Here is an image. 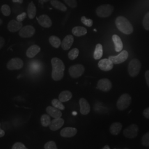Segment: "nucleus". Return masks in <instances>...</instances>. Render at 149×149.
I'll list each match as a JSON object with an SVG mask.
<instances>
[{
  "mask_svg": "<svg viewBox=\"0 0 149 149\" xmlns=\"http://www.w3.org/2000/svg\"><path fill=\"white\" fill-rule=\"evenodd\" d=\"M40 51V48L37 45H33L27 49L26 55L29 58H33L36 56Z\"/></svg>",
  "mask_w": 149,
  "mask_h": 149,
  "instance_id": "20",
  "label": "nucleus"
},
{
  "mask_svg": "<svg viewBox=\"0 0 149 149\" xmlns=\"http://www.w3.org/2000/svg\"><path fill=\"white\" fill-rule=\"evenodd\" d=\"M129 56L128 52L125 50L122 51L117 56H110L109 59L114 64H119L125 61Z\"/></svg>",
  "mask_w": 149,
  "mask_h": 149,
  "instance_id": "9",
  "label": "nucleus"
},
{
  "mask_svg": "<svg viewBox=\"0 0 149 149\" xmlns=\"http://www.w3.org/2000/svg\"><path fill=\"white\" fill-rule=\"evenodd\" d=\"M2 22H3L2 20L1 19H0V25H1L2 24Z\"/></svg>",
  "mask_w": 149,
  "mask_h": 149,
  "instance_id": "47",
  "label": "nucleus"
},
{
  "mask_svg": "<svg viewBox=\"0 0 149 149\" xmlns=\"http://www.w3.org/2000/svg\"><path fill=\"white\" fill-rule=\"evenodd\" d=\"M23 27V24L21 22L12 19L8 24L7 28L10 32L15 33L20 31Z\"/></svg>",
  "mask_w": 149,
  "mask_h": 149,
  "instance_id": "17",
  "label": "nucleus"
},
{
  "mask_svg": "<svg viewBox=\"0 0 149 149\" xmlns=\"http://www.w3.org/2000/svg\"><path fill=\"white\" fill-rule=\"evenodd\" d=\"M102 149H110V148H109V146H108V145H105L103 148Z\"/></svg>",
  "mask_w": 149,
  "mask_h": 149,
  "instance_id": "45",
  "label": "nucleus"
},
{
  "mask_svg": "<svg viewBox=\"0 0 149 149\" xmlns=\"http://www.w3.org/2000/svg\"><path fill=\"white\" fill-rule=\"evenodd\" d=\"M139 133L138 126L136 124H132L123 131V135L125 137L129 139L136 138Z\"/></svg>",
  "mask_w": 149,
  "mask_h": 149,
  "instance_id": "7",
  "label": "nucleus"
},
{
  "mask_svg": "<svg viewBox=\"0 0 149 149\" xmlns=\"http://www.w3.org/2000/svg\"><path fill=\"white\" fill-rule=\"evenodd\" d=\"M50 0H40V2H47L48 1H49Z\"/></svg>",
  "mask_w": 149,
  "mask_h": 149,
  "instance_id": "46",
  "label": "nucleus"
},
{
  "mask_svg": "<svg viewBox=\"0 0 149 149\" xmlns=\"http://www.w3.org/2000/svg\"><path fill=\"white\" fill-rule=\"evenodd\" d=\"M77 133V130L73 127L64 128L60 132V135L64 138H71Z\"/></svg>",
  "mask_w": 149,
  "mask_h": 149,
  "instance_id": "15",
  "label": "nucleus"
},
{
  "mask_svg": "<svg viewBox=\"0 0 149 149\" xmlns=\"http://www.w3.org/2000/svg\"><path fill=\"white\" fill-rule=\"evenodd\" d=\"M49 42L50 44L55 48H58L61 45V41L59 37L52 36L49 38Z\"/></svg>",
  "mask_w": 149,
  "mask_h": 149,
  "instance_id": "28",
  "label": "nucleus"
},
{
  "mask_svg": "<svg viewBox=\"0 0 149 149\" xmlns=\"http://www.w3.org/2000/svg\"><path fill=\"white\" fill-rule=\"evenodd\" d=\"M80 113L82 115H87L90 112V105L88 101L84 98H81L79 100Z\"/></svg>",
  "mask_w": 149,
  "mask_h": 149,
  "instance_id": "13",
  "label": "nucleus"
},
{
  "mask_svg": "<svg viewBox=\"0 0 149 149\" xmlns=\"http://www.w3.org/2000/svg\"><path fill=\"white\" fill-rule=\"evenodd\" d=\"M114 11L113 6L109 4L102 5L98 6L96 8V13L97 16L101 18H106L111 16Z\"/></svg>",
  "mask_w": 149,
  "mask_h": 149,
  "instance_id": "3",
  "label": "nucleus"
},
{
  "mask_svg": "<svg viewBox=\"0 0 149 149\" xmlns=\"http://www.w3.org/2000/svg\"><path fill=\"white\" fill-rule=\"evenodd\" d=\"M52 104L53 106L54 107L56 108L59 109L60 110L63 111L65 108V107L63 105V104L62 103V102L58 99L53 100L52 101Z\"/></svg>",
  "mask_w": 149,
  "mask_h": 149,
  "instance_id": "31",
  "label": "nucleus"
},
{
  "mask_svg": "<svg viewBox=\"0 0 149 149\" xmlns=\"http://www.w3.org/2000/svg\"><path fill=\"white\" fill-rule=\"evenodd\" d=\"M143 115L144 117L149 119V107L144 109L143 111Z\"/></svg>",
  "mask_w": 149,
  "mask_h": 149,
  "instance_id": "40",
  "label": "nucleus"
},
{
  "mask_svg": "<svg viewBox=\"0 0 149 149\" xmlns=\"http://www.w3.org/2000/svg\"><path fill=\"white\" fill-rule=\"evenodd\" d=\"M40 121H41V124L43 127H47L48 126H49L51 123L50 117L49 115L46 114H43L40 118Z\"/></svg>",
  "mask_w": 149,
  "mask_h": 149,
  "instance_id": "29",
  "label": "nucleus"
},
{
  "mask_svg": "<svg viewBox=\"0 0 149 149\" xmlns=\"http://www.w3.org/2000/svg\"><path fill=\"white\" fill-rule=\"evenodd\" d=\"M115 23L118 29L125 34L129 35L133 32L132 24L127 18L123 16H118L115 21Z\"/></svg>",
  "mask_w": 149,
  "mask_h": 149,
  "instance_id": "2",
  "label": "nucleus"
},
{
  "mask_svg": "<svg viewBox=\"0 0 149 149\" xmlns=\"http://www.w3.org/2000/svg\"><path fill=\"white\" fill-rule=\"evenodd\" d=\"M112 88L111 81L108 79H102L98 81L97 88L103 92H108Z\"/></svg>",
  "mask_w": 149,
  "mask_h": 149,
  "instance_id": "11",
  "label": "nucleus"
},
{
  "mask_svg": "<svg viewBox=\"0 0 149 149\" xmlns=\"http://www.w3.org/2000/svg\"><path fill=\"white\" fill-rule=\"evenodd\" d=\"M132 97L128 93H124L120 96L117 102V107L119 111H124L130 106Z\"/></svg>",
  "mask_w": 149,
  "mask_h": 149,
  "instance_id": "4",
  "label": "nucleus"
},
{
  "mask_svg": "<svg viewBox=\"0 0 149 149\" xmlns=\"http://www.w3.org/2000/svg\"><path fill=\"white\" fill-rule=\"evenodd\" d=\"M112 40L115 46L116 51L117 52H121L123 48V44L120 38L117 34H114L112 36Z\"/></svg>",
  "mask_w": 149,
  "mask_h": 149,
  "instance_id": "21",
  "label": "nucleus"
},
{
  "mask_svg": "<svg viewBox=\"0 0 149 149\" xmlns=\"http://www.w3.org/2000/svg\"><path fill=\"white\" fill-rule=\"evenodd\" d=\"M103 55V47L101 44H97L96 45L95 50L93 54V58L95 60H98L102 58Z\"/></svg>",
  "mask_w": 149,
  "mask_h": 149,
  "instance_id": "27",
  "label": "nucleus"
},
{
  "mask_svg": "<svg viewBox=\"0 0 149 149\" xmlns=\"http://www.w3.org/2000/svg\"><path fill=\"white\" fill-rule=\"evenodd\" d=\"M12 1L15 3H22L23 0H12Z\"/></svg>",
  "mask_w": 149,
  "mask_h": 149,
  "instance_id": "44",
  "label": "nucleus"
},
{
  "mask_svg": "<svg viewBox=\"0 0 149 149\" xmlns=\"http://www.w3.org/2000/svg\"><path fill=\"white\" fill-rule=\"evenodd\" d=\"M24 63L21 59L15 58L11 59L7 64V68L10 70H20L23 67Z\"/></svg>",
  "mask_w": 149,
  "mask_h": 149,
  "instance_id": "8",
  "label": "nucleus"
},
{
  "mask_svg": "<svg viewBox=\"0 0 149 149\" xmlns=\"http://www.w3.org/2000/svg\"><path fill=\"white\" fill-rule=\"evenodd\" d=\"M5 44V39L2 37H0V49H1L4 46Z\"/></svg>",
  "mask_w": 149,
  "mask_h": 149,
  "instance_id": "42",
  "label": "nucleus"
},
{
  "mask_svg": "<svg viewBox=\"0 0 149 149\" xmlns=\"http://www.w3.org/2000/svg\"><path fill=\"white\" fill-rule=\"evenodd\" d=\"M64 120L63 118H55L51 121L49 125L50 129L52 131H56L61 128L64 124Z\"/></svg>",
  "mask_w": 149,
  "mask_h": 149,
  "instance_id": "16",
  "label": "nucleus"
},
{
  "mask_svg": "<svg viewBox=\"0 0 149 149\" xmlns=\"http://www.w3.org/2000/svg\"><path fill=\"white\" fill-rule=\"evenodd\" d=\"M64 1L67 4V5L72 8H76L77 6L76 0H64Z\"/></svg>",
  "mask_w": 149,
  "mask_h": 149,
  "instance_id": "37",
  "label": "nucleus"
},
{
  "mask_svg": "<svg viewBox=\"0 0 149 149\" xmlns=\"http://www.w3.org/2000/svg\"><path fill=\"white\" fill-rule=\"evenodd\" d=\"M1 12L4 16H10L11 13L10 7L7 5H3L1 7Z\"/></svg>",
  "mask_w": 149,
  "mask_h": 149,
  "instance_id": "33",
  "label": "nucleus"
},
{
  "mask_svg": "<svg viewBox=\"0 0 149 149\" xmlns=\"http://www.w3.org/2000/svg\"><path fill=\"white\" fill-rule=\"evenodd\" d=\"M74 41V38L72 35H68L64 38L61 42V47L64 50H68L72 45Z\"/></svg>",
  "mask_w": 149,
  "mask_h": 149,
  "instance_id": "18",
  "label": "nucleus"
},
{
  "mask_svg": "<svg viewBox=\"0 0 149 149\" xmlns=\"http://www.w3.org/2000/svg\"><path fill=\"white\" fill-rule=\"evenodd\" d=\"M122 129V124L119 122L113 123L109 128V132L113 135H117Z\"/></svg>",
  "mask_w": 149,
  "mask_h": 149,
  "instance_id": "22",
  "label": "nucleus"
},
{
  "mask_svg": "<svg viewBox=\"0 0 149 149\" xmlns=\"http://www.w3.org/2000/svg\"><path fill=\"white\" fill-rule=\"evenodd\" d=\"M44 149H58V148L54 141H50L44 145Z\"/></svg>",
  "mask_w": 149,
  "mask_h": 149,
  "instance_id": "36",
  "label": "nucleus"
},
{
  "mask_svg": "<svg viewBox=\"0 0 149 149\" xmlns=\"http://www.w3.org/2000/svg\"><path fill=\"white\" fill-rule=\"evenodd\" d=\"M72 97V94L69 91H64L61 92L59 96V100L61 102H66L70 101Z\"/></svg>",
  "mask_w": 149,
  "mask_h": 149,
  "instance_id": "24",
  "label": "nucleus"
},
{
  "mask_svg": "<svg viewBox=\"0 0 149 149\" xmlns=\"http://www.w3.org/2000/svg\"><path fill=\"white\" fill-rule=\"evenodd\" d=\"M38 23L44 28H50L52 26V21L50 17L46 15H43L37 18Z\"/></svg>",
  "mask_w": 149,
  "mask_h": 149,
  "instance_id": "14",
  "label": "nucleus"
},
{
  "mask_svg": "<svg viewBox=\"0 0 149 149\" xmlns=\"http://www.w3.org/2000/svg\"><path fill=\"white\" fill-rule=\"evenodd\" d=\"M114 64L109 59H103L101 60L98 64L100 69L104 71H108L113 69Z\"/></svg>",
  "mask_w": 149,
  "mask_h": 149,
  "instance_id": "12",
  "label": "nucleus"
},
{
  "mask_svg": "<svg viewBox=\"0 0 149 149\" xmlns=\"http://www.w3.org/2000/svg\"><path fill=\"white\" fill-rule=\"evenodd\" d=\"M81 22L87 27H91L93 25V21L91 19H87L85 16H82L81 18Z\"/></svg>",
  "mask_w": 149,
  "mask_h": 149,
  "instance_id": "35",
  "label": "nucleus"
},
{
  "mask_svg": "<svg viewBox=\"0 0 149 149\" xmlns=\"http://www.w3.org/2000/svg\"><path fill=\"white\" fill-rule=\"evenodd\" d=\"M46 111L50 117L54 118V119L59 118L62 116V113L60 110L53 106H48L46 108Z\"/></svg>",
  "mask_w": 149,
  "mask_h": 149,
  "instance_id": "19",
  "label": "nucleus"
},
{
  "mask_svg": "<svg viewBox=\"0 0 149 149\" xmlns=\"http://www.w3.org/2000/svg\"><path fill=\"white\" fill-rule=\"evenodd\" d=\"M141 144L146 147L149 146V132L145 134L141 138Z\"/></svg>",
  "mask_w": 149,
  "mask_h": 149,
  "instance_id": "34",
  "label": "nucleus"
},
{
  "mask_svg": "<svg viewBox=\"0 0 149 149\" xmlns=\"http://www.w3.org/2000/svg\"><path fill=\"white\" fill-rule=\"evenodd\" d=\"M53 68L52 77L54 81H58L61 80L64 75L65 66L61 60L58 58H54L51 60Z\"/></svg>",
  "mask_w": 149,
  "mask_h": 149,
  "instance_id": "1",
  "label": "nucleus"
},
{
  "mask_svg": "<svg viewBox=\"0 0 149 149\" xmlns=\"http://www.w3.org/2000/svg\"><path fill=\"white\" fill-rule=\"evenodd\" d=\"M12 149H28L25 145L22 143L17 142L14 144L12 148Z\"/></svg>",
  "mask_w": 149,
  "mask_h": 149,
  "instance_id": "38",
  "label": "nucleus"
},
{
  "mask_svg": "<svg viewBox=\"0 0 149 149\" xmlns=\"http://www.w3.org/2000/svg\"><path fill=\"white\" fill-rule=\"evenodd\" d=\"M85 67L82 64H75L71 67L69 69V73L71 77L77 79L81 77L85 72Z\"/></svg>",
  "mask_w": 149,
  "mask_h": 149,
  "instance_id": "6",
  "label": "nucleus"
},
{
  "mask_svg": "<svg viewBox=\"0 0 149 149\" xmlns=\"http://www.w3.org/2000/svg\"><path fill=\"white\" fill-rule=\"evenodd\" d=\"M0 125H1V124H0ZM5 135V131L3 130H2V129H1V127H0V138L3 137Z\"/></svg>",
  "mask_w": 149,
  "mask_h": 149,
  "instance_id": "43",
  "label": "nucleus"
},
{
  "mask_svg": "<svg viewBox=\"0 0 149 149\" xmlns=\"http://www.w3.org/2000/svg\"><path fill=\"white\" fill-rule=\"evenodd\" d=\"M50 3L55 8L59 10L60 11L65 12L68 10L66 6L58 0H51Z\"/></svg>",
  "mask_w": 149,
  "mask_h": 149,
  "instance_id": "26",
  "label": "nucleus"
},
{
  "mask_svg": "<svg viewBox=\"0 0 149 149\" xmlns=\"http://www.w3.org/2000/svg\"><path fill=\"white\" fill-rule=\"evenodd\" d=\"M36 29L32 26L28 25L24 27H22L21 29L19 31V36L23 38H28L32 37L35 34Z\"/></svg>",
  "mask_w": 149,
  "mask_h": 149,
  "instance_id": "10",
  "label": "nucleus"
},
{
  "mask_svg": "<svg viewBox=\"0 0 149 149\" xmlns=\"http://www.w3.org/2000/svg\"><path fill=\"white\" fill-rule=\"evenodd\" d=\"M129 149V148H124V149Z\"/></svg>",
  "mask_w": 149,
  "mask_h": 149,
  "instance_id": "48",
  "label": "nucleus"
},
{
  "mask_svg": "<svg viewBox=\"0 0 149 149\" xmlns=\"http://www.w3.org/2000/svg\"><path fill=\"white\" fill-rule=\"evenodd\" d=\"M145 77L147 85L149 87V70H147L145 73Z\"/></svg>",
  "mask_w": 149,
  "mask_h": 149,
  "instance_id": "41",
  "label": "nucleus"
},
{
  "mask_svg": "<svg viewBox=\"0 0 149 149\" xmlns=\"http://www.w3.org/2000/svg\"><path fill=\"white\" fill-rule=\"evenodd\" d=\"M143 26L145 29L149 31V12H147L144 16L143 19Z\"/></svg>",
  "mask_w": 149,
  "mask_h": 149,
  "instance_id": "32",
  "label": "nucleus"
},
{
  "mask_svg": "<svg viewBox=\"0 0 149 149\" xmlns=\"http://www.w3.org/2000/svg\"><path fill=\"white\" fill-rule=\"evenodd\" d=\"M87 31L84 27L81 26H76L72 28V33L76 37H81L87 34Z\"/></svg>",
  "mask_w": 149,
  "mask_h": 149,
  "instance_id": "23",
  "label": "nucleus"
},
{
  "mask_svg": "<svg viewBox=\"0 0 149 149\" xmlns=\"http://www.w3.org/2000/svg\"><path fill=\"white\" fill-rule=\"evenodd\" d=\"M37 8L33 2H31L28 6L27 14L30 19H33L36 15Z\"/></svg>",
  "mask_w": 149,
  "mask_h": 149,
  "instance_id": "25",
  "label": "nucleus"
},
{
  "mask_svg": "<svg viewBox=\"0 0 149 149\" xmlns=\"http://www.w3.org/2000/svg\"><path fill=\"white\" fill-rule=\"evenodd\" d=\"M141 64L139 60L134 59L132 60L128 65V72L129 75L134 77L139 74L141 69Z\"/></svg>",
  "mask_w": 149,
  "mask_h": 149,
  "instance_id": "5",
  "label": "nucleus"
},
{
  "mask_svg": "<svg viewBox=\"0 0 149 149\" xmlns=\"http://www.w3.org/2000/svg\"><path fill=\"white\" fill-rule=\"evenodd\" d=\"M79 55V50L77 48H74L68 53V57L70 60H74L76 59Z\"/></svg>",
  "mask_w": 149,
  "mask_h": 149,
  "instance_id": "30",
  "label": "nucleus"
},
{
  "mask_svg": "<svg viewBox=\"0 0 149 149\" xmlns=\"http://www.w3.org/2000/svg\"><path fill=\"white\" fill-rule=\"evenodd\" d=\"M27 16V14L26 12H23L21 14L19 15L17 17V21H18L22 22L24 20V19L26 18Z\"/></svg>",
  "mask_w": 149,
  "mask_h": 149,
  "instance_id": "39",
  "label": "nucleus"
}]
</instances>
